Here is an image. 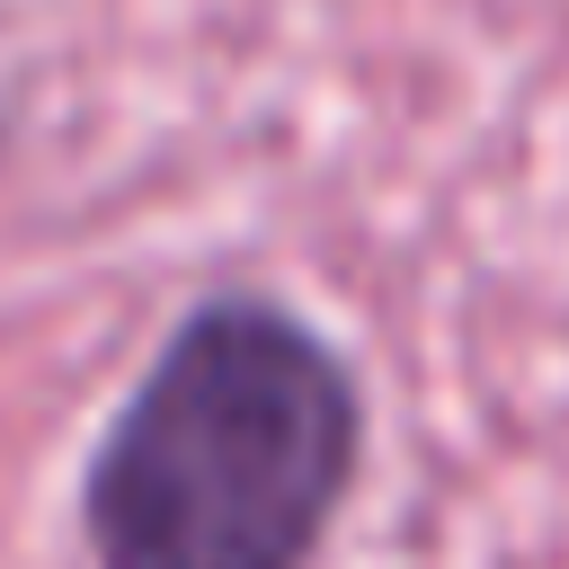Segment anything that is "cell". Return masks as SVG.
<instances>
[{
  "instance_id": "cell-1",
  "label": "cell",
  "mask_w": 569,
  "mask_h": 569,
  "mask_svg": "<svg viewBox=\"0 0 569 569\" xmlns=\"http://www.w3.org/2000/svg\"><path fill=\"white\" fill-rule=\"evenodd\" d=\"M365 462L347 356L267 293L196 302L89 453L98 569H311Z\"/></svg>"
}]
</instances>
